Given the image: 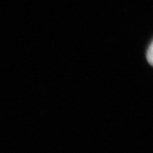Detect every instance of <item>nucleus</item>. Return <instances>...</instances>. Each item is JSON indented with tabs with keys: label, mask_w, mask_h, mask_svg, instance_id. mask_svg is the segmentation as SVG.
<instances>
[{
	"label": "nucleus",
	"mask_w": 153,
	"mask_h": 153,
	"mask_svg": "<svg viewBox=\"0 0 153 153\" xmlns=\"http://www.w3.org/2000/svg\"><path fill=\"white\" fill-rule=\"evenodd\" d=\"M147 60L151 65L153 66V41L151 43V45H149V48L147 51Z\"/></svg>",
	"instance_id": "nucleus-1"
}]
</instances>
